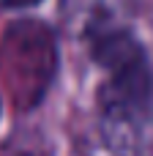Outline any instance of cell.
<instances>
[{
    "label": "cell",
    "mask_w": 153,
    "mask_h": 156,
    "mask_svg": "<svg viewBox=\"0 0 153 156\" xmlns=\"http://www.w3.org/2000/svg\"><path fill=\"white\" fill-rule=\"evenodd\" d=\"M57 69L55 33L36 19L14 22L0 41V80L19 110L36 107Z\"/></svg>",
    "instance_id": "cell-1"
},
{
    "label": "cell",
    "mask_w": 153,
    "mask_h": 156,
    "mask_svg": "<svg viewBox=\"0 0 153 156\" xmlns=\"http://www.w3.org/2000/svg\"><path fill=\"white\" fill-rule=\"evenodd\" d=\"M90 52L99 66L110 71L101 88V112H126L151 107L153 77L140 41L120 27H99L90 33Z\"/></svg>",
    "instance_id": "cell-2"
},
{
    "label": "cell",
    "mask_w": 153,
    "mask_h": 156,
    "mask_svg": "<svg viewBox=\"0 0 153 156\" xmlns=\"http://www.w3.org/2000/svg\"><path fill=\"white\" fill-rule=\"evenodd\" d=\"M107 145L118 156H153V115L145 110L101 112Z\"/></svg>",
    "instance_id": "cell-3"
},
{
    "label": "cell",
    "mask_w": 153,
    "mask_h": 156,
    "mask_svg": "<svg viewBox=\"0 0 153 156\" xmlns=\"http://www.w3.org/2000/svg\"><path fill=\"white\" fill-rule=\"evenodd\" d=\"M36 3H41V0H3V5H8V8H30Z\"/></svg>",
    "instance_id": "cell-4"
}]
</instances>
